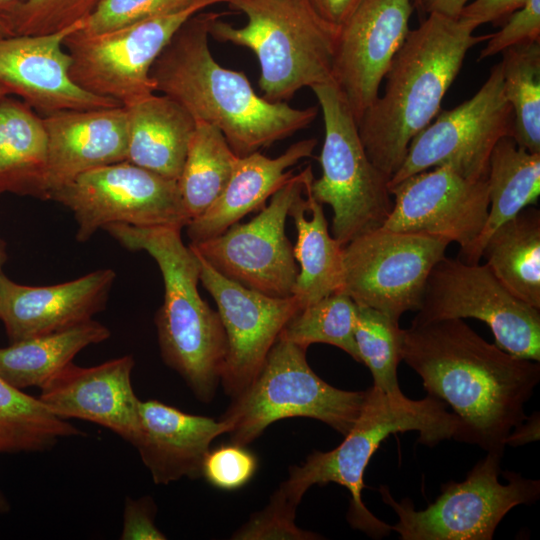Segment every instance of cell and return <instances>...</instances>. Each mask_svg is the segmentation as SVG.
Masks as SVG:
<instances>
[{"label": "cell", "mask_w": 540, "mask_h": 540, "mask_svg": "<svg viewBox=\"0 0 540 540\" xmlns=\"http://www.w3.org/2000/svg\"><path fill=\"white\" fill-rule=\"evenodd\" d=\"M401 359L421 377L427 395L463 421L470 443L486 451L504 452L540 381L538 361L487 342L463 319L411 322L403 329Z\"/></svg>", "instance_id": "cell-1"}, {"label": "cell", "mask_w": 540, "mask_h": 540, "mask_svg": "<svg viewBox=\"0 0 540 540\" xmlns=\"http://www.w3.org/2000/svg\"><path fill=\"white\" fill-rule=\"evenodd\" d=\"M220 15L199 12L189 18L155 60L150 77L154 91L179 103L196 123L220 130L240 157L308 127L318 109L271 102L243 72L221 66L209 47L210 24Z\"/></svg>", "instance_id": "cell-2"}, {"label": "cell", "mask_w": 540, "mask_h": 540, "mask_svg": "<svg viewBox=\"0 0 540 540\" xmlns=\"http://www.w3.org/2000/svg\"><path fill=\"white\" fill-rule=\"evenodd\" d=\"M473 25L430 13L410 29L385 76L384 92L357 122L365 151L390 179L402 165L411 140L440 112L467 52L487 35Z\"/></svg>", "instance_id": "cell-3"}, {"label": "cell", "mask_w": 540, "mask_h": 540, "mask_svg": "<svg viewBox=\"0 0 540 540\" xmlns=\"http://www.w3.org/2000/svg\"><path fill=\"white\" fill-rule=\"evenodd\" d=\"M103 230L124 248L145 251L157 263L164 283L163 303L155 315L162 359L198 400L211 401L226 357V335L218 312L199 294L200 260L184 244L182 229L113 223Z\"/></svg>", "instance_id": "cell-4"}, {"label": "cell", "mask_w": 540, "mask_h": 540, "mask_svg": "<svg viewBox=\"0 0 540 540\" xmlns=\"http://www.w3.org/2000/svg\"><path fill=\"white\" fill-rule=\"evenodd\" d=\"M417 431L418 442L434 447L444 440L470 443L463 421L446 409V404L430 395L420 400L402 391L386 393L375 386L365 391L359 415L344 440L333 450L314 451L300 466L290 469L289 478L279 489L299 503L313 485L333 482L345 487L351 496L347 519L354 529L380 539L391 526L375 517L362 501L363 475L380 444L398 432Z\"/></svg>", "instance_id": "cell-5"}, {"label": "cell", "mask_w": 540, "mask_h": 540, "mask_svg": "<svg viewBox=\"0 0 540 540\" xmlns=\"http://www.w3.org/2000/svg\"><path fill=\"white\" fill-rule=\"evenodd\" d=\"M247 22L233 26L214 18L209 34L256 55L263 97L287 102L300 89L333 83L339 29L324 21L308 0H226Z\"/></svg>", "instance_id": "cell-6"}, {"label": "cell", "mask_w": 540, "mask_h": 540, "mask_svg": "<svg viewBox=\"0 0 540 540\" xmlns=\"http://www.w3.org/2000/svg\"><path fill=\"white\" fill-rule=\"evenodd\" d=\"M305 348L278 337L253 381L221 420L232 443L246 446L273 422L313 418L346 435L356 421L365 391H346L323 381L308 365Z\"/></svg>", "instance_id": "cell-7"}, {"label": "cell", "mask_w": 540, "mask_h": 540, "mask_svg": "<svg viewBox=\"0 0 540 540\" xmlns=\"http://www.w3.org/2000/svg\"><path fill=\"white\" fill-rule=\"evenodd\" d=\"M311 89L325 133L319 156L322 175L312 180L310 191L319 203L332 208V236L345 246L386 222L393 207L390 178L368 157L357 122L335 84Z\"/></svg>", "instance_id": "cell-8"}, {"label": "cell", "mask_w": 540, "mask_h": 540, "mask_svg": "<svg viewBox=\"0 0 540 540\" xmlns=\"http://www.w3.org/2000/svg\"><path fill=\"white\" fill-rule=\"evenodd\" d=\"M504 452L487 451L462 482L441 486V494L424 510H415L409 498L397 502L387 486L382 500L397 514L391 530L401 540H491L504 516L515 506L534 503L540 481L506 471V484L499 481Z\"/></svg>", "instance_id": "cell-9"}, {"label": "cell", "mask_w": 540, "mask_h": 540, "mask_svg": "<svg viewBox=\"0 0 540 540\" xmlns=\"http://www.w3.org/2000/svg\"><path fill=\"white\" fill-rule=\"evenodd\" d=\"M226 0H193L186 8L99 34L79 28L63 46L70 77L80 88L128 106L153 94L151 68L178 29L193 15Z\"/></svg>", "instance_id": "cell-10"}, {"label": "cell", "mask_w": 540, "mask_h": 540, "mask_svg": "<svg viewBox=\"0 0 540 540\" xmlns=\"http://www.w3.org/2000/svg\"><path fill=\"white\" fill-rule=\"evenodd\" d=\"M465 318L486 323L501 349L540 361V309L513 295L485 263L444 256L428 277L412 322Z\"/></svg>", "instance_id": "cell-11"}, {"label": "cell", "mask_w": 540, "mask_h": 540, "mask_svg": "<svg viewBox=\"0 0 540 540\" xmlns=\"http://www.w3.org/2000/svg\"><path fill=\"white\" fill-rule=\"evenodd\" d=\"M514 134V115L503 87L500 63L476 94L436 117L411 140L389 188L431 168L446 166L462 177L486 180L496 143Z\"/></svg>", "instance_id": "cell-12"}, {"label": "cell", "mask_w": 540, "mask_h": 540, "mask_svg": "<svg viewBox=\"0 0 540 540\" xmlns=\"http://www.w3.org/2000/svg\"><path fill=\"white\" fill-rule=\"evenodd\" d=\"M449 244L420 233L366 232L344 246L341 292L399 322L404 313L419 310L428 277Z\"/></svg>", "instance_id": "cell-13"}, {"label": "cell", "mask_w": 540, "mask_h": 540, "mask_svg": "<svg viewBox=\"0 0 540 540\" xmlns=\"http://www.w3.org/2000/svg\"><path fill=\"white\" fill-rule=\"evenodd\" d=\"M49 200L73 213L79 242H86L97 230L113 223L183 229L190 220L177 181L128 161L82 173L54 190Z\"/></svg>", "instance_id": "cell-14"}, {"label": "cell", "mask_w": 540, "mask_h": 540, "mask_svg": "<svg viewBox=\"0 0 540 540\" xmlns=\"http://www.w3.org/2000/svg\"><path fill=\"white\" fill-rule=\"evenodd\" d=\"M308 165L279 188L268 206L246 223L190 248L224 277L267 296H292L299 272L285 226L294 200L305 192Z\"/></svg>", "instance_id": "cell-15"}, {"label": "cell", "mask_w": 540, "mask_h": 540, "mask_svg": "<svg viewBox=\"0 0 540 540\" xmlns=\"http://www.w3.org/2000/svg\"><path fill=\"white\" fill-rule=\"evenodd\" d=\"M389 189L393 207L381 228L455 242L460 254L477 239L488 218L487 179L469 180L446 166L414 174Z\"/></svg>", "instance_id": "cell-16"}, {"label": "cell", "mask_w": 540, "mask_h": 540, "mask_svg": "<svg viewBox=\"0 0 540 540\" xmlns=\"http://www.w3.org/2000/svg\"><path fill=\"white\" fill-rule=\"evenodd\" d=\"M200 281L214 299L227 341L220 381L235 397L257 376L286 323L301 310L292 295L277 298L246 288L218 273L195 253Z\"/></svg>", "instance_id": "cell-17"}, {"label": "cell", "mask_w": 540, "mask_h": 540, "mask_svg": "<svg viewBox=\"0 0 540 540\" xmlns=\"http://www.w3.org/2000/svg\"><path fill=\"white\" fill-rule=\"evenodd\" d=\"M413 0H363L339 28L333 83L356 122L380 94L393 58L405 41Z\"/></svg>", "instance_id": "cell-18"}, {"label": "cell", "mask_w": 540, "mask_h": 540, "mask_svg": "<svg viewBox=\"0 0 540 540\" xmlns=\"http://www.w3.org/2000/svg\"><path fill=\"white\" fill-rule=\"evenodd\" d=\"M83 22L52 34L0 37V87L43 117L64 110L123 106L87 92L70 77L72 60L63 41Z\"/></svg>", "instance_id": "cell-19"}, {"label": "cell", "mask_w": 540, "mask_h": 540, "mask_svg": "<svg viewBox=\"0 0 540 540\" xmlns=\"http://www.w3.org/2000/svg\"><path fill=\"white\" fill-rule=\"evenodd\" d=\"M134 364L131 355L92 367L70 362L40 387L38 398L61 419L93 422L134 445L140 433V400L131 383Z\"/></svg>", "instance_id": "cell-20"}, {"label": "cell", "mask_w": 540, "mask_h": 540, "mask_svg": "<svg viewBox=\"0 0 540 540\" xmlns=\"http://www.w3.org/2000/svg\"><path fill=\"white\" fill-rule=\"evenodd\" d=\"M116 279L113 269H98L77 279L48 286L16 283L0 277V321L10 343L64 330L102 311Z\"/></svg>", "instance_id": "cell-21"}, {"label": "cell", "mask_w": 540, "mask_h": 540, "mask_svg": "<svg viewBox=\"0 0 540 540\" xmlns=\"http://www.w3.org/2000/svg\"><path fill=\"white\" fill-rule=\"evenodd\" d=\"M48 136L50 194L89 170L126 161L127 115L124 106L64 110L43 117Z\"/></svg>", "instance_id": "cell-22"}, {"label": "cell", "mask_w": 540, "mask_h": 540, "mask_svg": "<svg viewBox=\"0 0 540 540\" xmlns=\"http://www.w3.org/2000/svg\"><path fill=\"white\" fill-rule=\"evenodd\" d=\"M139 415L133 446L156 484L201 477L211 442L228 431L221 419L188 414L154 399L140 401Z\"/></svg>", "instance_id": "cell-23"}, {"label": "cell", "mask_w": 540, "mask_h": 540, "mask_svg": "<svg viewBox=\"0 0 540 540\" xmlns=\"http://www.w3.org/2000/svg\"><path fill=\"white\" fill-rule=\"evenodd\" d=\"M316 145L315 138H307L292 144L275 158L259 151L237 156L223 192L206 211L185 226L191 244L222 234L247 214L264 206L293 175L291 168L311 157Z\"/></svg>", "instance_id": "cell-24"}, {"label": "cell", "mask_w": 540, "mask_h": 540, "mask_svg": "<svg viewBox=\"0 0 540 540\" xmlns=\"http://www.w3.org/2000/svg\"><path fill=\"white\" fill-rule=\"evenodd\" d=\"M128 162L177 181L196 121L179 103L154 93L124 106Z\"/></svg>", "instance_id": "cell-25"}, {"label": "cell", "mask_w": 540, "mask_h": 540, "mask_svg": "<svg viewBox=\"0 0 540 540\" xmlns=\"http://www.w3.org/2000/svg\"><path fill=\"white\" fill-rule=\"evenodd\" d=\"M313 179L311 172L305 192L289 210L297 232L293 253L299 267L292 295L301 309L342 291L344 284V246L330 234L322 204L311 194Z\"/></svg>", "instance_id": "cell-26"}, {"label": "cell", "mask_w": 540, "mask_h": 540, "mask_svg": "<svg viewBox=\"0 0 540 540\" xmlns=\"http://www.w3.org/2000/svg\"><path fill=\"white\" fill-rule=\"evenodd\" d=\"M48 136L43 117L24 101L0 100V195L48 200Z\"/></svg>", "instance_id": "cell-27"}, {"label": "cell", "mask_w": 540, "mask_h": 540, "mask_svg": "<svg viewBox=\"0 0 540 540\" xmlns=\"http://www.w3.org/2000/svg\"><path fill=\"white\" fill-rule=\"evenodd\" d=\"M489 212L486 224L473 244L459 255L467 263H479L490 235L540 195V153L519 146L512 137L501 138L494 146L487 176Z\"/></svg>", "instance_id": "cell-28"}, {"label": "cell", "mask_w": 540, "mask_h": 540, "mask_svg": "<svg viewBox=\"0 0 540 540\" xmlns=\"http://www.w3.org/2000/svg\"><path fill=\"white\" fill-rule=\"evenodd\" d=\"M111 335L93 319L49 334L31 337L0 348V377L18 389L41 387L72 362L84 348Z\"/></svg>", "instance_id": "cell-29"}, {"label": "cell", "mask_w": 540, "mask_h": 540, "mask_svg": "<svg viewBox=\"0 0 540 540\" xmlns=\"http://www.w3.org/2000/svg\"><path fill=\"white\" fill-rule=\"evenodd\" d=\"M481 258L517 298L540 309V211L523 209L486 241Z\"/></svg>", "instance_id": "cell-30"}, {"label": "cell", "mask_w": 540, "mask_h": 540, "mask_svg": "<svg viewBox=\"0 0 540 540\" xmlns=\"http://www.w3.org/2000/svg\"><path fill=\"white\" fill-rule=\"evenodd\" d=\"M236 158L220 130L206 123H196L177 180L190 220L206 211L223 192Z\"/></svg>", "instance_id": "cell-31"}, {"label": "cell", "mask_w": 540, "mask_h": 540, "mask_svg": "<svg viewBox=\"0 0 540 540\" xmlns=\"http://www.w3.org/2000/svg\"><path fill=\"white\" fill-rule=\"evenodd\" d=\"M82 431L54 415L39 399L0 377V453L51 449L61 438Z\"/></svg>", "instance_id": "cell-32"}, {"label": "cell", "mask_w": 540, "mask_h": 540, "mask_svg": "<svg viewBox=\"0 0 540 540\" xmlns=\"http://www.w3.org/2000/svg\"><path fill=\"white\" fill-rule=\"evenodd\" d=\"M501 54L504 92L514 115L513 139L540 153V42L516 45Z\"/></svg>", "instance_id": "cell-33"}, {"label": "cell", "mask_w": 540, "mask_h": 540, "mask_svg": "<svg viewBox=\"0 0 540 540\" xmlns=\"http://www.w3.org/2000/svg\"><path fill=\"white\" fill-rule=\"evenodd\" d=\"M356 316L357 304L346 293L335 292L297 312L279 338L305 349L314 343L329 344L361 362L354 338Z\"/></svg>", "instance_id": "cell-34"}, {"label": "cell", "mask_w": 540, "mask_h": 540, "mask_svg": "<svg viewBox=\"0 0 540 540\" xmlns=\"http://www.w3.org/2000/svg\"><path fill=\"white\" fill-rule=\"evenodd\" d=\"M354 338L361 363L370 370L373 386L401 392L397 367L401 359L403 329L399 322L370 307L357 305Z\"/></svg>", "instance_id": "cell-35"}, {"label": "cell", "mask_w": 540, "mask_h": 540, "mask_svg": "<svg viewBox=\"0 0 540 540\" xmlns=\"http://www.w3.org/2000/svg\"><path fill=\"white\" fill-rule=\"evenodd\" d=\"M102 0H28L8 22L15 35L60 32L86 20Z\"/></svg>", "instance_id": "cell-36"}, {"label": "cell", "mask_w": 540, "mask_h": 540, "mask_svg": "<svg viewBox=\"0 0 540 540\" xmlns=\"http://www.w3.org/2000/svg\"><path fill=\"white\" fill-rule=\"evenodd\" d=\"M193 0H102L83 22L79 31L99 34L147 19L171 14L189 6Z\"/></svg>", "instance_id": "cell-37"}, {"label": "cell", "mask_w": 540, "mask_h": 540, "mask_svg": "<svg viewBox=\"0 0 540 540\" xmlns=\"http://www.w3.org/2000/svg\"><path fill=\"white\" fill-rule=\"evenodd\" d=\"M298 503L288 498L280 489L271 496L269 504L232 535L237 540H314L320 535L300 529L295 524Z\"/></svg>", "instance_id": "cell-38"}, {"label": "cell", "mask_w": 540, "mask_h": 540, "mask_svg": "<svg viewBox=\"0 0 540 540\" xmlns=\"http://www.w3.org/2000/svg\"><path fill=\"white\" fill-rule=\"evenodd\" d=\"M256 456L245 446L220 445L208 451L202 464V476L214 487L236 490L247 484L257 469Z\"/></svg>", "instance_id": "cell-39"}, {"label": "cell", "mask_w": 540, "mask_h": 540, "mask_svg": "<svg viewBox=\"0 0 540 540\" xmlns=\"http://www.w3.org/2000/svg\"><path fill=\"white\" fill-rule=\"evenodd\" d=\"M530 42H540V0H528L504 21L499 31L490 34L478 60Z\"/></svg>", "instance_id": "cell-40"}, {"label": "cell", "mask_w": 540, "mask_h": 540, "mask_svg": "<svg viewBox=\"0 0 540 540\" xmlns=\"http://www.w3.org/2000/svg\"><path fill=\"white\" fill-rule=\"evenodd\" d=\"M156 504L150 496L126 498L123 512L122 540H164L167 537L156 527Z\"/></svg>", "instance_id": "cell-41"}, {"label": "cell", "mask_w": 540, "mask_h": 540, "mask_svg": "<svg viewBox=\"0 0 540 540\" xmlns=\"http://www.w3.org/2000/svg\"><path fill=\"white\" fill-rule=\"evenodd\" d=\"M528 0H473L462 9L459 18L475 28L486 23L505 21Z\"/></svg>", "instance_id": "cell-42"}, {"label": "cell", "mask_w": 540, "mask_h": 540, "mask_svg": "<svg viewBox=\"0 0 540 540\" xmlns=\"http://www.w3.org/2000/svg\"><path fill=\"white\" fill-rule=\"evenodd\" d=\"M317 14L330 25L340 28L363 0H308Z\"/></svg>", "instance_id": "cell-43"}, {"label": "cell", "mask_w": 540, "mask_h": 540, "mask_svg": "<svg viewBox=\"0 0 540 540\" xmlns=\"http://www.w3.org/2000/svg\"><path fill=\"white\" fill-rule=\"evenodd\" d=\"M470 0H413L414 8L426 16L438 13L451 18H459L462 9Z\"/></svg>", "instance_id": "cell-44"}, {"label": "cell", "mask_w": 540, "mask_h": 540, "mask_svg": "<svg viewBox=\"0 0 540 540\" xmlns=\"http://www.w3.org/2000/svg\"><path fill=\"white\" fill-rule=\"evenodd\" d=\"M539 439V414L527 417L506 438V445L519 446Z\"/></svg>", "instance_id": "cell-45"}, {"label": "cell", "mask_w": 540, "mask_h": 540, "mask_svg": "<svg viewBox=\"0 0 540 540\" xmlns=\"http://www.w3.org/2000/svg\"><path fill=\"white\" fill-rule=\"evenodd\" d=\"M28 0H0V16L6 20ZM8 21V20H7Z\"/></svg>", "instance_id": "cell-46"}, {"label": "cell", "mask_w": 540, "mask_h": 540, "mask_svg": "<svg viewBox=\"0 0 540 540\" xmlns=\"http://www.w3.org/2000/svg\"><path fill=\"white\" fill-rule=\"evenodd\" d=\"M15 35L9 22L2 16H0V37H7Z\"/></svg>", "instance_id": "cell-47"}, {"label": "cell", "mask_w": 540, "mask_h": 540, "mask_svg": "<svg viewBox=\"0 0 540 540\" xmlns=\"http://www.w3.org/2000/svg\"><path fill=\"white\" fill-rule=\"evenodd\" d=\"M7 259V252H6V246L5 242L0 238V277L3 274V265L5 264V261Z\"/></svg>", "instance_id": "cell-48"}, {"label": "cell", "mask_w": 540, "mask_h": 540, "mask_svg": "<svg viewBox=\"0 0 540 540\" xmlns=\"http://www.w3.org/2000/svg\"><path fill=\"white\" fill-rule=\"evenodd\" d=\"M10 506L4 495L0 492V513H5L9 510Z\"/></svg>", "instance_id": "cell-49"}, {"label": "cell", "mask_w": 540, "mask_h": 540, "mask_svg": "<svg viewBox=\"0 0 540 540\" xmlns=\"http://www.w3.org/2000/svg\"><path fill=\"white\" fill-rule=\"evenodd\" d=\"M6 96H8L7 92L0 87V100Z\"/></svg>", "instance_id": "cell-50"}]
</instances>
